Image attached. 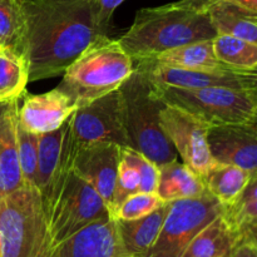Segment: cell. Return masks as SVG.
<instances>
[{
  "instance_id": "obj_1",
  "label": "cell",
  "mask_w": 257,
  "mask_h": 257,
  "mask_svg": "<svg viewBox=\"0 0 257 257\" xmlns=\"http://www.w3.org/2000/svg\"><path fill=\"white\" fill-rule=\"evenodd\" d=\"M25 32L23 57L29 82L64 70L98 38L94 0H23Z\"/></svg>"
},
{
  "instance_id": "obj_2",
  "label": "cell",
  "mask_w": 257,
  "mask_h": 257,
  "mask_svg": "<svg viewBox=\"0 0 257 257\" xmlns=\"http://www.w3.org/2000/svg\"><path fill=\"white\" fill-rule=\"evenodd\" d=\"M206 5L207 0H180L138 10L133 24L118 42L138 63L181 45L213 39L217 34Z\"/></svg>"
},
{
  "instance_id": "obj_3",
  "label": "cell",
  "mask_w": 257,
  "mask_h": 257,
  "mask_svg": "<svg viewBox=\"0 0 257 257\" xmlns=\"http://www.w3.org/2000/svg\"><path fill=\"white\" fill-rule=\"evenodd\" d=\"M118 90L128 147L142 153L158 167L177 160V152L160 123V110L165 103L147 74L135 67Z\"/></svg>"
},
{
  "instance_id": "obj_4",
  "label": "cell",
  "mask_w": 257,
  "mask_h": 257,
  "mask_svg": "<svg viewBox=\"0 0 257 257\" xmlns=\"http://www.w3.org/2000/svg\"><path fill=\"white\" fill-rule=\"evenodd\" d=\"M133 69L135 62L118 39L103 35L64 70L57 88L69 95L78 108L117 90Z\"/></svg>"
},
{
  "instance_id": "obj_5",
  "label": "cell",
  "mask_w": 257,
  "mask_h": 257,
  "mask_svg": "<svg viewBox=\"0 0 257 257\" xmlns=\"http://www.w3.org/2000/svg\"><path fill=\"white\" fill-rule=\"evenodd\" d=\"M2 257H54L42 198L35 187L23 186L0 198Z\"/></svg>"
},
{
  "instance_id": "obj_6",
  "label": "cell",
  "mask_w": 257,
  "mask_h": 257,
  "mask_svg": "<svg viewBox=\"0 0 257 257\" xmlns=\"http://www.w3.org/2000/svg\"><path fill=\"white\" fill-rule=\"evenodd\" d=\"M155 88L163 103L190 113L207 127L257 122L256 89L177 88L156 84Z\"/></svg>"
},
{
  "instance_id": "obj_7",
  "label": "cell",
  "mask_w": 257,
  "mask_h": 257,
  "mask_svg": "<svg viewBox=\"0 0 257 257\" xmlns=\"http://www.w3.org/2000/svg\"><path fill=\"white\" fill-rule=\"evenodd\" d=\"M221 213V203L207 190L201 196L170 202L157 240L142 257H181L192 238Z\"/></svg>"
},
{
  "instance_id": "obj_8",
  "label": "cell",
  "mask_w": 257,
  "mask_h": 257,
  "mask_svg": "<svg viewBox=\"0 0 257 257\" xmlns=\"http://www.w3.org/2000/svg\"><path fill=\"white\" fill-rule=\"evenodd\" d=\"M107 217L112 215L102 197L72 171L48 213L53 245L55 247L90 223Z\"/></svg>"
},
{
  "instance_id": "obj_9",
  "label": "cell",
  "mask_w": 257,
  "mask_h": 257,
  "mask_svg": "<svg viewBox=\"0 0 257 257\" xmlns=\"http://www.w3.org/2000/svg\"><path fill=\"white\" fill-rule=\"evenodd\" d=\"M67 125L77 150L95 142L128 147L118 89L78 107L67 119Z\"/></svg>"
},
{
  "instance_id": "obj_10",
  "label": "cell",
  "mask_w": 257,
  "mask_h": 257,
  "mask_svg": "<svg viewBox=\"0 0 257 257\" xmlns=\"http://www.w3.org/2000/svg\"><path fill=\"white\" fill-rule=\"evenodd\" d=\"M75 152L77 147L69 135L67 120L58 130L39 135L37 190L42 198L47 218L53 203L72 172Z\"/></svg>"
},
{
  "instance_id": "obj_11",
  "label": "cell",
  "mask_w": 257,
  "mask_h": 257,
  "mask_svg": "<svg viewBox=\"0 0 257 257\" xmlns=\"http://www.w3.org/2000/svg\"><path fill=\"white\" fill-rule=\"evenodd\" d=\"M160 123L183 165L202 177L213 165L207 142V125L190 113L166 104L160 110Z\"/></svg>"
},
{
  "instance_id": "obj_12",
  "label": "cell",
  "mask_w": 257,
  "mask_h": 257,
  "mask_svg": "<svg viewBox=\"0 0 257 257\" xmlns=\"http://www.w3.org/2000/svg\"><path fill=\"white\" fill-rule=\"evenodd\" d=\"M120 148V146L110 142L82 146L75 152L72 165L73 172L102 197L112 217Z\"/></svg>"
},
{
  "instance_id": "obj_13",
  "label": "cell",
  "mask_w": 257,
  "mask_h": 257,
  "mask_svg": "<svg viewBox=\"0 0 257 257\" xmlns=\"http://www.w3.org/2000/svg\"><path fill=\"white\" fill-rule=\"evenodd\" d=\"M257 122L212 125L207 142L215 162L257 172Z\"/></svg>"
},
{
  "instance_id": "obj_14",
  "label": "cell",
  "mask_w": 257,
  "mask_h": 257,
  "mask_svg": "<svg viewBox=\"0 0 257 257\" xmlns=\"http://www.w3.org/2000/svg\"><path fill=\"white\" fill-rule=\"evenodd\" d=\"M135 67L147 74L151 82L162 87L207 88L227 87L235 89H256L257 73L207 72L165 67L153 62H138Z\"/></svg>"
},
{
  "instance_id": "obj_15",
  "label": "cell",
  "mask_w": 257,
  "mask_h": 257,
  "mask_svg": "<svg viewBox=\"0 0 257 257\" xmlns=\"http://www.w3.org/2000/svg\"><path fill=\"white\" fill-rule=\"evenodd\" d=\"M22 98L23 103L18 107V122L35 135L60 128L77 109L72 98L58 88L42 94L25 92Z\"/></svg>"
},
{
  "instance_id": "obj_16",
  "label": "cell",
  "mask_w": 257,
  "mask_h": 257,
  "mask_svg": "<svg viewBox=\"0 0 257 257\" xmlns=\"http://www.w3.org/2000/svg\"><path fill=\"white\" fill-rule=\"evenodd\" d=\"M54 257H131L125 252L113 217L90 223L55 246Z\"/></svg>"
},
{
  "instance_id": "obj_17",
  "label": "cell",
  "mask_w": 257,
  "mask_h": 257,
  "mask_svg": "<svg viewBox=\"0 0 257 257\" xmlns=\"http://www.w3.org/2000/svg\"><path fill=\"white\" fill-rule=\"evenodd\" d=\"M19 99L0 102V196L2 197L24 186L19 160H18L17 143Z\"/></svg>"
},
{
  "instance_id": "obj_18",
  "label": "cell",
  "mask_w": 257,
  "mask_h": 257,
  "mask_svg": "<svg viewBox=\"0 0 257 257\" xmlns=\"http://www.w3.org/2000/svg\"><path fill=\"white\" fill-rule=\"evenodd\" d=\"M221 216L235 238L241 242L257 243V173L230 203L221 205Z\"/></svg>"
},
{
  "instance_id": "obj_19",
  "label": "cell",
  "mask_w": 257,
  "mask_h": 257,
  "mask_svg": "<svg viewBox=\"0 0 257 257\" xmlns=\"http://www.w3.org/2000/svg\"><path fill=\"white\" fill-rule=\"evenodd\" d=\"M206 8L216 34L257 44V12L226 0H207Z\"/></svg>"
},
{
  "instance_id": "obj_20",
  "label": "cell",
  "mask_w": 257,
  "mask_h": 257,
  "mask_svg": "<svg viewBox=\"0 0 257 257\" xmlns=\"http://www.w3.org/2000/svg\"><path fill=\"white\" fill-rule=\"evenodd\" d=\"M170 202L163 203L153 212L136 220H115L118 233L125 252L131 257H142L157 240Z\"/></svg>"
},
{
  "instance_id": "obj_21",
  "label": "cell",
  "mask_w": 257,
  "mask_h": 257,
  "mask_svg": "<svg viewBox=\"0 0 257 257\" xmlns=\"http://www.w3.org/2000/svg\"><path fill=\"white\" fill-rule=\"evenodd\" d=\"M156 64L165 67L178 68L187 70H207V72H235L223 65L216 58L212 47V39L201 40L173 48L167 52L161 53L152 60Z\"/></svg>"
},
{
  "instance_id": "obj_22",
  "label": "cell",
  "mask_w": 257,
  "mask_h": 257,
  "mask_svg": "<svg viewBox=\"0 0 257 257\" xmlns=\"http://www.w3.org/2000/svg\"><path fill=\"white\" fill-rule=\"evenodd\" d=\"M158 168L160 176L156 193L165 202L197 197L206 191L202 178L177 160Z\"/></svg>"
},
{
  "instance_id": "obj_23",
  "label": "cell",
  "mask_w": 257,
  "mask_h": 257,
  "mask_svg": "<svg viewBox=\"0 0 257 257\" xmlns=\"http://www.w3.org/2000/svg\"><path fill=\"white\" fill-rule=\"evenodd\" d=\"M233 246L232 232L218 215L192 238L181 257H230Z\"/></svg>"
},
{
  "instance_id": "obj_24",
  "label": "cell",
  "mask_w": 257,
  "mask_h": 257,
  "mask_svg": "<svg viewBox=\"0 0 257 257\" xmlns=\"http://www.w3.org/2000/svg\"><path fill=\"white\" fill-rule=\"evenodd\" d=\"M256 173H250L236 166L216 162L201 178L206 190L221 205H226L240 195Z\"/></svg>"
},
{
  "instance_id": "obj_25",
  "label": "cell",
  "mask_w": 257,
  "mask_h": 257,
  "mask_svg": "<svg viewBox=\"0 0 257 257\" xmlns=\"http://www.w3.org/2000/svg\"><path fill=\"white\" fill-rule=\"evenodd\" d=\"M216 58L230 68L241 73H257V44L230 35H216L212 39Z\"/></svg>"
},
{
  "instance_id": "obj_26",
  "label": "cell",
  "mask_w": 257,
  "mask_h": 257,
  "mask_svg": "<svg viewBox=\"0 0 257 257\" xmlns=\"http://www.w3.org/2000/svg\"><path fill=\"white\" fill-rule=\"evenodd\" d=\"M28 83L29 74L24 57L0 47V102L22 98Z\"/></svg>"
},
{
  "instance_id": "obj_27",
  "label": "cell",
  "mask_w": 257,
  "mask_h": 257,
  "mask_svg": "<svg viewBox=\"0 0 257 257\" xmlns=\"http://www.w3.org/2000/svg\"><path fill=\"white\" fill-rule=\"evenodd\" d=\"M24 32L23 0H0V47L23 55Z\"/></svg>"
},
{
  "instance_id": "obj_28",
  "label": "cell",
  "mask_w": 257,
  "mask_h": 257,
  "mask_svg": "<svg viewBox=\"0 0 257 257\" xmlns=\"http://www.w3.org/2000/svg\"><path fill=\"white\" fill-rule=\"evenodd\" d=\"M18 160L23 183L37 188V166H38V143L39 135L24 130L18 122L17 127Z\"/></svg>"
},
{
  "instance_id": "obj_29",
  "label": "cell",
  "mask_w": 257,
  "mask_h": 257,
  "mask_svg": "<svg viewBox=\"0 0 257 257\" xmlns=\"http://www.w3.org/2000/svg\"><path fill=\"white\" fill-rule=\"evenodd\" d=\"M166 203L156 192H137L120 203L113 217L115 220H136L153 212Z\"/></svg>"
},
{
  "instance_id": "obj_30",
  "label": "cell",
  "mask_w": 257,
  "mask_h": 257,
  "mask_svg": "<svg viewBox=\"0 0 257 257\" xmlns=\"http://www.w3.org/2000/svg\"><path fill=\"white\" fill-rule=\"evenodd\" d=\"M120 158L130 163L140 175V192H156L160 176V168L156 163L130 147L120 148Z\"/></svg>"
},
{
  "instance_id": "obj_31",
  "label": "cell",
  "mask_w": 257,
  "mask_h": 257,
  "mask_svg": "<svg viewBox=\"0 0 257 257\" xmlns=\"http://www.w3.org/2000/svg\"><path fill=\"white\" fill-rule=\"evenodd\" d=\"M141 178L137 171L120 158L119 166H118L117 183H115L114 201H113V216L118 206L131 195L140 192ZM114 218V217H113Z\"/></svg>"
},
{
  "instance_id": "obj_32",
  "label": "cell",
  "mask_w": 257,
  "mask_h": 257,
  "mask_svg": "<svg viewBox=\"0 0 257 257\" xmlns=\"http://www.w3.org/2000/svg\"><path fill=\"white\" fill-rule=\"evenodd\" d=\"M124 0H94L95 13H97V20L103 32L107 34L109 29L110 20H112L113 13L115 12Z\"/></svg>"
},
{
  "instance_id": "obj_33",
  "label": "cell",
  "mask_w": 257,
  "mask_h": 257,
  "mask_svg": "<svg viewBox=\"0 0 257 257\" xmlns=\"http://www.w3.org/2000/svg\"><path fill=\"white\" fill-rule=\"evenodd\" d=\"M230 257H257L256 242H241L233 246Z\"/></svg>"
},
{
  "instance_id": "obj_34",
  "label": "cell",
  "mask_w": 257,
  "mask_h": 257,
  "mask_svg": "<svg viewBox=\"0 0 257 257\" xmlns=\"http://www.w3.org/2000/svg\"><path fill=\"white\" fill-rule=\"evenodd\" d=\"M226 2L233 3V4L240 5V7L252 10V12H257V0H226Z\"/></svg>"
},
{
  "instance_id": "obj_35",
  "label": "cell",
  "mask_w": 257,
  "mask_h": 257,
  "mask_svg": "<svg viewBox=\"0 0 257 257\" xmlns=\"http://www.w3.org/2000/svg\"><path fill=\"white\" fill-rule=\"evenodd\" d=\"M0 257H2V246H0Z\"/></svg>"
},
{
  "instance_id": "obj_36",
  "label": "cell",
  "mask_w": 257,
  "mask_h": 257,
  "mask_svg": "<svg viewBox=\"0 0 257 257\" xmlns=\"http://www.w3.org/2000/svg\"><path fill=\"white\" fill-rule=\"evenodd\" d=\"M0 198H2V196H0Z\"/></svg>"
}]
</instances>
